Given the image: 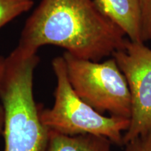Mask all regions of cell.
I'll list each match as a JSON object with an SVG mask.
<instances>
[{
	"label": "cell",
	"mask_w": 151,
	"mask_h": 151,
	"mask_svg": "<svg viewBox=\"0 0 151 151\" xmlns=\"http://www.w3.org/2000/svg\"><path fill=\"white\" fill-rule=\"evenodd\" d=\"M125 37L94 0H41L26 20L18 46L35 52L58 46L79 59L99 62L124 48Z\"/></svg>",
	"instance_id": "1"
},
{
	"label": "cell",
	"mask_w": 151,
	"mask_h": 151,
	"mask_svg": "<svg viewBox=\"0 0 151 151\" xmlns=\"http://www.w3.org/2000/svg\"><path fill=\"white\" fill-rule=\"evenodd\" d=\"M40 62L38 52L16 46L4 58L0 100L4 111L3 151H46L49 129L41 122L43 107L34 94Z\"/></svg>",
	"instance_id": "2"
},
{
	"label": "cell",
	"mask_w": 151,
	"mask_h": 151,
	"mask_svg": "<svg viewBox=\"0 0 151 151\" xmlns=\"http://www.w3.org/2000/svg\"><path fill=\"white\" fill-rule=\"evenodd\" d=\"M52 67L56 78L54 104L51 108L41 109L42 123L50 131L62 134L102 136L113 143L122 146V133L129 128L130 119L105 116L84 102L69 83L62 56L52 60Z\"/></svg>",
	"instance_id": "3"
},
{
	"label": "cell",
	"mask_w": 151,
	"mask_h": 151,
	"mask_svg": "<svg viewBox=\"0 0 151 151\" xmlns=\"http://www.w3.org/2000/svg\"><path fill=\"white\" fill-rule=\"evenodd\" d=\"M64 60L76 94L101 114L130 119L131 95L127 81L114 58L104 62L79 59L67 52Z\"/></svg>",
	"instance_id": "4"
},
{
	"label": "cell",
	"mask_w": 151,
	"mask_h": 151,
	"mask_svg": "<svg viewBox=\"0 0 151 151\" xmlns=\"http://www.w3.org/2000/svg\"><path fill=\"white\" fill-rule=\"evenodd\" d=\"M129 87L132 115L123 135V146L151 131V49L143 42L127 39L124 48L112 55Z\"/></svg>",
	"instance_id": "5"
},
{
	"label": "cell",
	"mask_w": 151,
	"mask_h": 151,
	"mask_svg": "<svg viewBox=\"0 0 151 151\" xmlns=\"http://www.w3.org/2000/svg\"><path fill=\"white\" fill-rule=\"evenodd\" d=\"M106 16L121 29L130 41L142 42L139 0H94Z\"/></svg>",
	"instance_id": "6"
},
{
	"label": "cell",
	"mask_w": 151,
	"mask_h": 151,
	"mask_svg": "<svg viewBox=\"0 0 151 151\" xmlns=\"http://www.w3.org/2000/svg\"><path fill=\"white\" fill-rule=\"evenodd\" d=\"M112 143L102 136L90 134L69 136L49 130L46 151H111Z\"/></svg>",
	"instance_id": "7"
},
{
	"label": "cell",
	"mask_w": 151,
	"mask_h": 151,
	"mask_svg": "<svg viewBox=\"0 0 151 151\" xmlns=\"http://www.w3.org/2000/svg\"><path fill=\"white\" fill-rule=\"evenodd\" d=\"M34 0H0V29L34 6Z\"/></svg>",
	"instance_id": "8"
},
{
	"label": "cell",
	"mask_w": 151,
	"mask_h": 151,
	"mask_svg": "<svg viewBox=\"0 0 151 151\" xmlns=\"http://www.w3.org/2000/svg\"><path fill=\"white\" fill-rule=\"evenodd\" d=\"M141 9V41L151 40V0H139Z\"/></svg>",
	"instance_id": "9"
},
{
	"label": "cell",
	"mask_w": 151,
	"mask_h": 151,
	"mask_svg": "<svg viewBox=\"0 0 151 151\" xmlns=\"http://www.w3.org/2000/svg\"><path fill=\"white\" fill-rule=\"evenodd\" d=\"M124 146V151H151V131L132 139Z\"/></svg>",
	"instance_id": "10"
},
{
	"label": "cell",
	"mask_w": 151,
	"mask_h": 151,
	"mask_svg": "<svg viewBox=\"0 0 151 151\" xmlns=\"http://www.w3.org/2000/svg\"><path fill=\"white\" fill-rule=\"evenodd\" d=\"M4 58L0 57V80L2 76L4 71ZM4 123V111L2 105H0V135H2Z\"/></svg>",
	"instance_id": "11"
}]
</instances>
